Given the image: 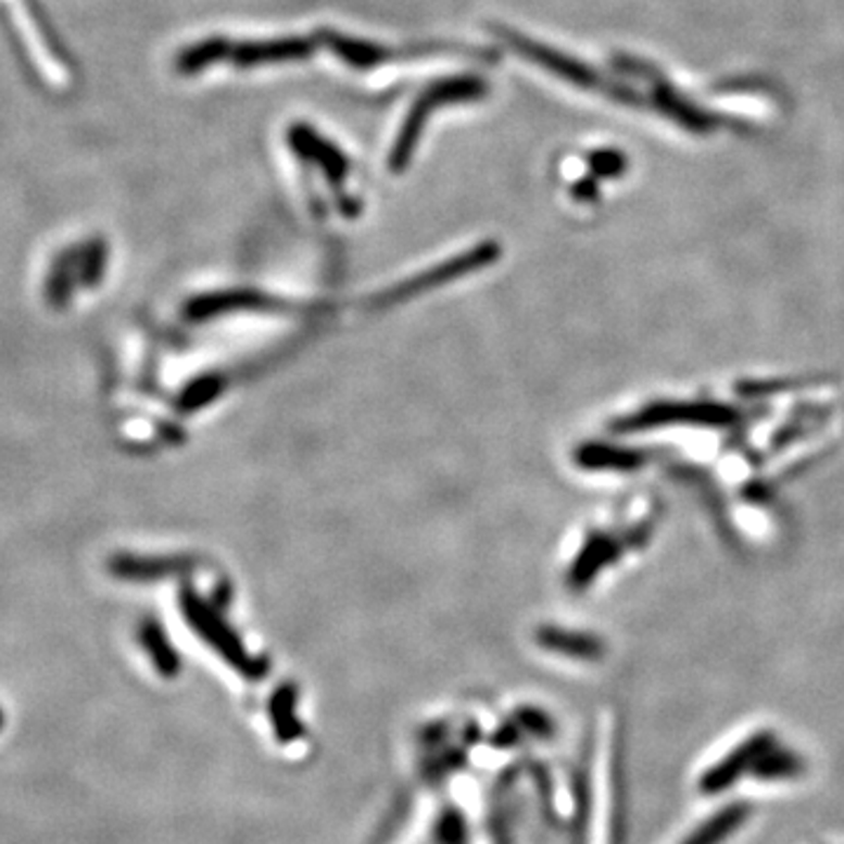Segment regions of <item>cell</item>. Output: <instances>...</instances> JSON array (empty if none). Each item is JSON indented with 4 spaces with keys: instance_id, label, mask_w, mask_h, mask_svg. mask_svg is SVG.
Wrapping results in <instances>:
<instances>
[{
    "instance_id": "cell-1",
    "label": "cell",
    "mask_w": 844,
    "mask_h": 844,
    "mask_svg": "<svg viewBox=\"0 0 844 844\" xmlns=\"http://www.w3.org/2000/svg\"><path fill=\"white\" fill-rule=\"evenodd\" d=\"M181 599H184L181 605H184L186 621H190V627L202 635V641L210 643L237 673H242L249 680H259L265 676V671H268L265 659L249 655L240 639H237V635L228 629L226 621L221 619L210 605H204L200 599L190 594H184Z\"/></svg>"
},
{
    "instance_id": "cell-2",
    "label": "cell",
    "mask_w": 844,
    "mask_h": 844,
    "mask_svg": "<svg viewBox=\"0 0 844 844\" xmlns=\"http://www.w3.org/2000/svg\"><path fill=\"white\" fill-rule=\"evenodd\" d=\"M509 42L518 54H524V59H528V62L542 66L544 71L554 73L556 78L566 80L575 87H584V90H601L603 83H605L601 73L587 66L584 62H577V59H572L570 54H563L558 50L540 46V42H532L524 36H509Z\"/></svg>"
},
{
    "instance_id": "cell-3",
    "label": "cell",
    "mask_w": 844,
    "mask_h": 844,
    "mask_svg": "<svg viewBox=\"0 0 844 844\" xmlns=\"http://www.w3.org/2000/svg\"><path fill=\"white\" fill-rule=\"evenodd\" d=\"M650 99H653V106L662 115H666L676 125L688 129L690 135H700V137L714 135V129L720 125L718 115L700 109L697 103H692L685 97H680V92L673 90V87L666 80H659L657 85H653Z\"/></svg>"
},
{
    "instance_id": "cell-4",
    "label": "cell",
    "mask_w": 844,
    "mask_h": 844,
    "mask_svg": "<svg viewBox=\"0 0 844 844\" xmlns=\"http://www.w3.org/2000/svg\"><path fill=\"white\" fill-rule=\"evenodd\" d=\"M184 568H186V563L181 558L131 556V554H117L109 563V570L115 577H121V580H135V582L158 580V577L174 575Z\"/></svg>"
},
{
    "instance_id": "cell-5",
    "label": "cell",
    "mask_w": 844,
    "mask_h": 844,
    "mask_svg": "<svg viewBox=\"0 0 844 844\" xmlns=\"http://www.w3.org/2000/svg\"><path fill=\"white\" fill-rule=\"evenodd\" d=\"M538 643L546 650H552V653H560L575 659H596L603 653V645L594 639V635L556 629V627L540 629Z\"/></svg>"
},
{
    "instance_id": "cell-6",
    "label": "cell",
    "mask_w": 844,
    "mask_h": 844,
    "mask_svg": "<svg viewBox=\"0 0 844 844\" xmlns=\"http://www.w3.org/2000/svg\"><path fill=\"white\" fill-rule=\"evenodd\" d=\"M139 641H141L143 650L148 653V657H151L153 666H155L158 673L162 678H174L176 673L181 671L179 653H176L174 645L169 643V639L165 635V631H162L160 625H155L153 619H148V621H143V625H141Z\"/></svg>"
},
{
    "instance_id": "cell-7",
    "label": "cell",
    "mask_w": 844,
    "mask_h": 844,
    "mask_svg": "<svg viewBox=\"0 0 844 844\" xmlns=\"http://www.w3.org/2000/svg\"><path fill=\"white\" fill-rule=\"evenodd\" d=\"M78 285V273H76V249H66L56 256L52 270L48 275V285H46V295L48 303L56 310H64L71 303L73 289Z\"/></svg>"
},
{
    "instance_id": "cell-8",
    "label": "cell",
    "mask_w": 844,
    "mask_h": 844,
    "mask_svg": "<svg viewBox=\"0 0 844 844\" xmlns=\"http://www.w3.org/2000/svg\"><path fill=\"white\" fill-rule=\"evenodd\" d=\"M299 694L293 685H281L270 700V720L279 742H293L303 734V722L295 716Z\"/></svg>"
},
{
    "instance_id": "cell-9",
    "label": "cell",
    "mask_w": 844,
    "mask_h": 844,
    "mask_svg": "<svg viewBox=\"0 0 844 844\" xmlns=\"http://www.w3.org/2000/svg\"><path fill=\"white\" fill-rule=\"evenodd\" d=\"M103 270H106V244L101 240H92L76 249V273L80 285L97 287Z\"/></svg>"
},
{
    "instance_id": "cell-10",
    "label": "cell",
    "mask_w": 844,
    "mask_h": 844,
    "mask_svg": "<svg viewBox=\"0 0 844 844\" xmlns=\"http://www.w3.org/2000/svg\"><path fill=\"white\" fill-rule=\"evenodd\" d=\"M577 463L589 469H608V467H633L639 463V455H633L629 451H617L608 446H584L577 453Z\"/></svg>"
},
{
    "instance_id": "cell-11",
    "label": "cell",
    "mask_w": 844,
    "mask_h": 844,
    "mask_svg": "<svg viewBox=\"0 0 844 844\" xmlns=\"http://www.w3.org/2000/svg\"><path fill=\"white\" fill-rule=\"evenodd\" d=\"M629 160L621 151H615V148H603V151H594L589 155V169L594 176H601V179H617L627 172Z\"/></svg>"
},
{
    "instance_id": "cell-12",
    "label": "cell",
    "mask_w": 844,
    "mask_h": 844,
    "mask_svg": "<svg viewBox=\"0 0 844 844\" xmlns=\"http://www.w3.org/2000/svg\"><path fill=\"white\" fill-rule=\"evenodd\" d=\"M610 64H613L617 71L625 73V76L641 78V80H647V83H653V85H657L659 80H664V78H662V73H659V68H655L653 64L643 62V59H639V56L615 54Z\"/></svg>"
},
{
    "instance_id": "cell-13",
    "label": "cell",
    "mask_w": 844,
    "mask_h": 844,
    "mask_svg": "<svg viewBox=\"0 0 844 844\" xmlns=\"http://www.w3.org/2000/svg\"><path fill=\"white\" fill-rule=\"evenodd\" d=\"M214 394H216V380H212V378L198 380L196 385H192L190 390H186L181 406H184V408H200V406H204L206 402H212Z\"/></svg>"
},
{
    "instance_id": "cell-14",
    "label": "cell",
    "mask_w": 844,
    "mask_h": 844,
    "mask_svg": "<svg viewBox=\"0 0 844 844\" xmlns=\"http://www.w3.org/2000/svg\"><path fill=\"white\" fill-rule=\"evenodd\" d=\"M518 718H521L524 728L532 730V734L538 736H546L552 732L550 728V720L544 718V714H540V710H518Z\"/></svg>"
},
{
    "instance_id": "cell-15",
    "label": "cell",
    "mask_w": 844,
    "mask_h": 844,
    "mask_svg": "<svg viewBox=\"0 0 844 844\" xmlns=\"http://www.w3.org/2000/svg\"><path fill=\"white\" fill-rule=\"evenodd\" d=\"M572 196H575V198H580V200H594V198H599L596 181H594V179L577 181L575 188H572Z\"/></svg>"
},
{
    "instance_id": "cell-16",
    "label": "cell",
    "mask_w": 844,
    "mask_h": 844,
    "mask_svg": "<svg viewBox=\"0 0 844 844\" xmlns=\"http://www.w3.org/2000/svg\"><path fill=\"white\" fill-rule=\"evenodd\" d=\"M3 720H5V718H3V708H0V728H3Z\"/></svg>"
}]
</instances>
